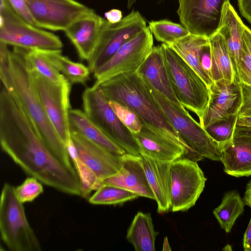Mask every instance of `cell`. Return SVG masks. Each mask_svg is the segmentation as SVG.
<instances>
[{"mask_svg": "<svg viewBox=\"0 0 251 251\" xmlns=\"http://www.w3.org/2000/svg\"><path fill=\"white\" fill-rule=\"evenodd\" d=\"M0 142L2 150L28 175L61 192L81 196L75 169L51 151L3 86L0 93Z\"/></svg>", "mask_w": 251, "mask_h": 251, "instance_id": "cell-1", "label": "cell"}, {"mask_svg": "<svg viewBox=\"0 0 251 251\" xmlns=\"http://www.w3.org/2000/svg\"><path fill=\"white\" fill-rule=\"evenodd\" d=\"M26 50L0 42V78L28 117L39 136L63 164L74 168L66 147L50 123L36 94L31 69L26 56Z\"/></svg>", "mask_w": 251, "mask_h": 251, "instance_id": "cell-2", "label": "cell"}, {"mask_svg": "<svg viewBox=\"0 0 251 251\" xmlns=\"http://www.w3.org/2000/svg\"><path fill=\"white\" fill-rule=\"evenodd\" d=\"M99 85L108 100L118 101L133 110L143 126L189 150L167 120L149 86L136 72L119 75Z\"/></svg>", "mask_w": 251, "mask_h": 251, "instance_id": "cell-3", "label": "cell"}, {"mask_svg": "<svg viewBox=\"0 0 251 251\" xmlns=\"http://www.w3.org/2000/svg\"><path fill=\"white\" fill-rule=\"evenodd\" d=\"M160 47L176 97L184 108L201 119L209 102V89L193 68L170 47L163 43Z\"/></svg>", "mask_w": 251, "mask_h": 251, "instance_id": "cell-4", "label": "cell"}, {"mask_svg": "<svg viewBox=\"0 0 251 251\" xmlns=\"http://www.w3.org/2000/svg\"><path fill=\"white\" fill-rule=\"evenodd\" d=\"M151 93L167 120L187 145L198 161L206 158L222 160L223 153L217 144L185 108L171 101L149 86Z\"/></svg>", "mask_w": 251, "mask_h": 251, "instance_id": "cell-5", "label": "cell"}, {"mask_svg": "<svg viewBox=\"0 0 251 251\" xmlns=\"http://www.w3.org/2000/svg\"><path fill=\"white\" fill-rule=\"evenodd\" d=\"M1 238L11 251H41L40 243L30 226L15 187L4 184L0 195Z\"/></svg>", "mask_w": 251, "mask_h": 251, "instance_id": "cell-6", "label": "cell"}, {"mask_svg": "<svg viewBox=\"0 0 251 251\" xmlns=\"http://www.w3.org/2000/svg\"><path fill=\"white\" fill-rule=\"evenodd\" d=\"M82 100L86 115L107 137L126 153L140 155L134 134L117 117L100 85L86 88Z\"/></svg>", "mask_w": 251, "mask_h": 251, "instance_id": "cell-7", "label": "cell"}, {"mask_svg": "<svg viewBox=\"0 0 251 251\" xmlns=\"http://www.w3.org/2000/svg\"><path fill=\"white\" fill-rule=\"evenodd\" d=\"M0 42L26 50H61L63 47L58 36L25 21L7 0H0Z\"/></svg>", "mask_w": 251, "mask_h": 251, "instance_id": "cell-8", "label": "cell"}, {"mask_svg": "<svg viewBox=\"0 0 251 251\" xmlns=\"http://www.w3.org/2000/svg\"><path fill=\"white\" fill-rule=\"evenodd\" d=\"M35 90L50 123L63 142L71 138L69 112L71 83L53 82L31 69Z\"/></svg>", "mask_w": 251, "mask_h": 251, "instance_id": "cell-9", "label": "cell"}, {"mask_svg": "<svg viewBox=\"0 0 251 251\" xmlns=\"http://www.w3.org/2000/svg\"><path fill=\"white\" fill-rule=\"evenodd\" d=\"M147 26L145 19L137 11H132L117 23H109L104 19L96 47L87 61L91 73H93Z\"/></svg>", "mask_w": 251, "mask_h": 251, "instance_id": "cell-10", "label": "cell"}, {"mask_svg": "<svg viewBox=\"0 0 251 251\" xmlns=\"http://www.w3.org/2000/svg\"><path fill=\"white\" fill-rule=\"evenodd\" d=\"M153 47V35L147 26L93 72L96 79L94 84L100 85L119 75L136 72Z\"/></svg>", "mask_w": 251, "mask_h": 251, "instance_id": "cell-11", "label": "cell"}, {"mask_svg": "<svg viewBox=\"0 0 251 251\" xmlns=\"http://www.w3.org/2000/svg\"><path fill=\"white\" fill-rule=\"evenodd\" d=\"M171 202L173 212L193 206L205 187L206 178L197 162L181 157L171 163Z\"/></svg>", "mask_w": 251, "mask_h": 251, "instance_id": "cell-12", "label": "cell"}, {"mask_svg": "<svg viewBox=\"0 0 251 251\" xmlns=\"http://www.w3.org/2000/svg\"><path fill=\"white\" fill-rule=\"evenodd\" d=\"M36 25L65 31L76 20L93 9L75 0H25Z\"/></svg>", "mask_w": 251, "mask_h": 251, "instance_id": "cell-13", "label": "cell"}, {"mask_svg": "<svg viewBox=\"0 0 251 251\" xmlns=\"http://www.w3.org/2000/svg\"><path fill=\"white\" fill-rule=\"evenodd\" d=\"M181 25L192 34L209 37L216 32L229 0H177Z\"/></svg>", "mask_w": 251, "mask_h": 251, "instance_id": "cell-14", "label": "cell"}, {"mask_svg": "<svg viewBox=\"0 0 251 251\" xmlns=\"http://www.w3.org/2000/svg\"><path fill=\"white\" fill-rule=\"evenodd\" d=\"M207 108L199 120L205 129L209 125L238 113L242 103L240 82L230 83L222 79L214 82L210 90Z\"/></svg>", "mask_w": 251, "mask_h": 251, "instance_id": "cell-15", "label": "cell"}, {"mask_svg": "<svg viewBox=\"0 0 251 251\" xmlns=\"http://www.w3.org/2000/svg\"><path fill=\"white\" fill-rule=\"evenodd\" d=\"M71 137L79 158L101 180L117 173L121 167V155L112 153L89 141L71 127Z\"/></svg>", "mask_w": 251, "mask_h": 251, "instance_id": "cell-16", "label": "cell"}, {"mask_svg": "<svg viewBox=\"0 0 251 251\" xmlns=\"http://www.w3.org/2000/svg\"><path fill=\"white\" fill-rule=\"evenodd\" d=\"M121 167L114 175L104 179L103 184L117 186L155 200L148 182L141 155L125 153L121 155Z\"/></svg>", "mask_w": 251, "mask_h": 251, "instance_id": "cell-17", "label": "cell"}, {"mask_svg": "<svg viewBox=\"0 0 251 251\" xmlns=\"http://www.w3.org/2000/svg\"><path fill=\"white\" fill-rule=\"evenodd\" d=\"M133 134L140 155L170 162L181 157L191 158L189 150L186 146L143 126L139 132Z\"/></svg>", "mask_w": 251, "mask_h": 251, "instance_id": "cell-18", "label": "cell"}, {"mask_svg": "<svg viewBox=\"0 0 251 251\" xmlns=\"http://www.w3.org/2000/svg\"><path fill=\"white\" fill-rule=\"evenodd\" d=\"M104 20L92 10L76 20L64 31L81 60L89 59L98 42Z\"/></svg>", "mask_w": 251, "mask_h": 251, "instance_id": "cell-19", "label": "cell"}, {"mask_svg": "<svg viewBox=\"0 0 251 251\" xmlns=\"http://www.w3.org/2000/svg\"><path fill=\"white\" fill-rule=\"evenodd\" d=\"M146 176L157 204V212L164 213L171 209V163L141 155Z\"/></svg>", "mask_w": 251, "mask_h": 251, "instance_id": "cell-20", "label": "cell"}, {"mask_svg": "<svg viewBox=\"0 0 251 251\" xmlns=\"http://www.w3.org/2000/svg\"><path fill=\"white\" fill-rule=\"evenodd\" d=\"M136 72L151 88L175 104L183 107L173 91L160 46L153 47L150 53Z\"/></svg>", "mask_w": 251, "mask_h": 251, "instance_id": "cell-21", "label": "cell"}, {"mask_svg": "<svg viewBox=\"0 0 251 251\" xmlns=\"http://www.w3.org/2000/svg\"><path fill=\"white\" fill-rule=\"evenodd\" d=\"M245 26V25L229 1L226 2L224 6L216 32L223 37L226 42L237 75L241 50L242 34Z\"/></svg>", "mask_w": 251, "mask_h": 251, "instance_id": "cell-22", "label": "cell"}, {"mask_svg": "<svg viewBox=\"0 0 251 251\" xmlns=\"http://www.w3.org/2000/svg\"><path fill=\"white\" fill-rule=\"evenodd\" d=\"M222 152L226 174L237 177L251 176V137L234 133L232 144Z\"/></svg>", "mask_w": 251, "mask_h": 251, "instance_id": "cell-23", "label": "cell"}, {"mask_svg": "<svg viewBox=\"0 0 251 251\" xmlns=\"http://www.w3.org/2000/svg\"><path fill=\"white\" fill-rule=\"evenodd\" d=\"M208 44V37L190 33L185 37L168 46L193 68L210 90L214 81L203 70L201 63L202 50Z\"/></svg>", "mask_w": 251, "mask_h": 251, "instance_id": "cell-24", "label": "cell"}, {"mask_svg": "<svg viewBox=\"0 0 251 251\" xmlns=\"http://www.w3.org/2000/svg\"><path fill=\"white\" fill-rule=\"evenodd\" d=\"M211 58V77L214 82L224 79L230 83L238 77L223 37L216 32L209 37Z\"/></svg>", "mask_w": 251, "mask_h": 251, "instance_id": "cell-25", "label": "cell"}, {"mask_svg": "<svg viewBox=\"0 0 251 251\" xmlns=\"http://www.w3.org/2000/svg\"><path fill=\"white\" fill-rule=\"evenodd\" d=\"M69 117L71 127L89 141L114 154L123 155L126 153L92 123L84 111L71 109Z\"/></svg>", "mask_w": 251, "mask_h": 251, "instance_id": "cell-26", "label": "cell"}, {"mask_svg": "<svg viewBox=\"0 0 251 251\" xmlns=\"http://www.w3.org/2000/svg\"><path fill=\"white\" fill-rule=\"evenodd\" d=\"M158 234L154 229L151 214L139 211L127 229L126 239L136 251H154L155 238Z\"/></svg>", "mask_w": 251, "mask_h": 251, "instance_id": "cell-27", "label": "cell"}, {"mask_svg": "<svg viewBox=\"0 0 251 251\" xmlns=\"http://www.w3.org/2000/svg\"><path fill=\"white\" fill-rule=\"evenodd\" d=\"M50 62L71 83L85 84L91 71L88 67L62 55L61 50H42Z\"/></svg>", "mask_w": 251, "mask_h": 251, "instance_id": "cell-28", "label": "cell"}, {"mask_svg": "<svg viewBox=\"0 0 251 251\" xmlns=\"http://www.w3.org/2000/svg\"><path fill=\"white\" fill-rule=\"evenodd\" d=\"M245 205L239 193L232 190L225 194L221 203L214 209V216L226 233L230 232L236 220L244 211Z\"/></svg>", "mask_w": 251, "mask_h": 251, "instance_id": "cell-29", "label": "cell"}, {"mask_svg": "<svg viewBox=\"0 0 251 251\" xmlns=\"http://www.w3.org/2000/svg\"><path fill=\"white\" fill-rule=\"evenodd\" d=\"M148 28L158 41L170 45L190 34L181 24L168 20L152 21Z\"/></svg>", "mask_w": 251, "mask_h": 251, "instance_id": "cell-30", "label": "cell"}, {"mask_svg": "<svg viewBox=\"0 0 251 251\" xmlns=\"http://www.w3.org/2000/svg\"><path fill=\"white\" fill-rule=\"evenodd\" d=\"M139 196L123 188L107 184H102L88 199L95 205H115L137 199Z\"/></svg>", "mask_w": 251, "mask_h": 251, "instance_id": "cell-31", "label": "cell"}, {"mask_svg": "<svg viewBox=\"0 0 251 251\" xmlns=\"http://www.w3.org/2000/svg\"><path fill=\"white\" fill-rule=\"evenodd\" d=\"M26 56L31 68L50 81L61 83L67 79L50 62L42 50H26Z\"/></svg>", "mask_w": 251, "mask_h": 251, "instance_id": "cell-32", "label": "cell"}, {"mask_svg": "<svg viewBox=\"0 0 251 251\" xmlns=\"http://www.w3.org/2000/svg\"><path fill=\"white\" fill-rule=\"evenodd\" d=\"M238 117V114H236L227 119L214 123L204 129L217 144L222 152L233 143Z\"/></svg>", "mask_w": 251, "mask_h": 251, "instance_id": "cell-33", "label": "cell"}, {"mask_svg": "<svg viewBox=\"0 0 251 251\" xmlns=\"http://www.w3.org/2000/svg\"><path fill=\"white\" fill-rule=\"evenodd\" d=\"M237 77L240 83L251 84V30L246 25L242 34Z\"/></svg>", "mask_w": 251, "mask_h": 251, "instance_id": "cell-34", "label": "cell"}, {"mask_svg": "<svg viewBox=\"0 0 251 251\" xmlns=\"http://www.w3.org/2000/svg\"><path fill=\"white\" fill-rule=\"evenodd\" d=\"M78 176L81 196L89 199L90 193L98 189L102 184L95 173L78 157L72 161Z\"/></svg>", "mask_w": 251, "mask_h": 251, "instance_id": "cell-35", "label": "cell"}, {"mask_svg": "<svg viewBox=\"0 0 251 251\" xmlns=\"http://www.w3.org/2000/svg\"><path fill=\"white\" fill-rule=\"evenodd\" d=\"M108 103L118 119L133 134L141 130L142 122L133 110L115 100H108Z\"/></svg>", "mask_w": 251, "mask_h": 251, "instance_id": "cell-36", "label": "cell"}, {"mask_svg": "<svg viewBox=\"0 0 251 251\" xmlns=\"http://www.w3.org/2000/svg\"><path fill=\"white\" fill-rule=\"evenodd\" d=\"M43 191L42 183L32 176L27 177L21 185L15 187L16 196L22 203L33 201Z\"/></svg>", "mask_w": 251, "mask_h": 251, "instance_id": "cell-37", "label": "cell"}, {"mask_svg": "<svg viewBox=\"0 0 251 251\" xmlns=\"http://www.w3.org/2000/svg\"><path fill=\"white\" fill-rule=\"evenodd\" d=\"M242 103L238 111V117H251V84L240 83Z\"/></svg>", "mask_w": 251, "mask_h": 251, "instance_id": "cell-38", "label": "cell"}, {"mask_svg": "<svg viewBox=\"0 0 251 251\" xmlns=\"http://www.w3.org/2000/svg\"><path fill=\"white\" fill-rule=\"evenodd\" d=\"M7 0L13 10L20 17L29 24L36 26L25 0Z\"/></svg>", "mask_w": 251, "mask_h": 251, "instance_id": "cell-39", "label": "cell"}, {"mask_svg": "<svg viewBox=\"0 0 251 251\" xmlns=\"http://www.w3.org/2000/svg\"><path fill=\"white\" fill-rule=\"evenodd\" d=\"M201 63L203 70L211 77V70L212 62L210 55L209 43L208 45L204 47L202 50L201 56Z\"/></svg>", "mask_w": 251, "mask_h": 251, "instance_id": "cell-40", "label": "cell"}, {"mask_svg": "<svg viewBox=\"0 0 251 251\" xmlns=\"http://www.w3.org/2000/svg\"><path fill=\"white\" fill-rule=\"evenodd\" d=\"M241 15L251 23V0H237Z\"/></svg>", "mask_w": 251, "mask_h": 251, "instance_id": "cell-41", "label": "cell"}, {"mask_svg": "<svg viewBox=\"0 0 251 251\" xmlns=\"http://www.w3.org/2000/svg\"><path fill=\"white\" fill-rule=\"evenodd\" d=\"M105 19L109 23H117L123 18L122 11L119 9H112L104 13Z\"/></svg>", "mask_w": 251, "mask_h": 251, "instance_id": "cell-42", "label": "cell"}, {"mask_svg": "<svg viewBox=\"0 0 251 251\" xmlns=\"http://www.w3.org/2000/svg\"><path fill=\"white\" fill-rule=\"evenodd\" d=\"M243 245L245 251H251V217L244 233Z\"/></svg>", "mask_w": 251, "mask_h": 251, "instance_id": "cell-43", "label": "cell"}, {"mask_svg": "<svg viewBox=\"0 0 251 251\" xmlns=\"http://www.w3.org/2000/svg\"><path fill=\"white\" fill-rule=\"evenodd\" d=\"M236 126L251 127V117H238Z\"/></svg>", "mask_w": 251, "mask_h": 251, "instance_id": "cell-44", "label": "cell"}, {"mask_svg": "<svg viewBox=\"0 0 251 251\" xmlns=\"http://www.w3.org/2000/svg\"><path fill=\"white\" fill-rule=\"evenodd\" d=\"M234 134L238 135L251 137V127H240L236 126Z\"/></svg>", "mask_w": 251, "mask_h": 251, "instance_id": "cell-45", "label": "cell"}, {"mask_svg": "<svg viewBox=\"0 0 251 251\" xmlns=\"http://www.w3.org/2000/svg\"><path fill=\"white\" fill-rule=\"evenodd\" d=\"M244 201L246 205L251 207V180L247 185L244 194Z\"/></svg>", "mask_w": 251, "mask_h": 251, "instance_id": "cell-46", "label": "cell"}, {"mask_svg": "<svg viewBox=\"0 0 251 251\" xmlns=\"http://www.w3.org/2000/svg\"><path fill=\"white\" fill-rule=\"evenodd\" d=\"M171 249L169 244V242L168 240V238L166 237L164 240L163 246V251H168L171 250Z\"/></svg>", "mask_w": 251, "mask_h": 251, "instance_id": "cell-47", "label": "cell"}, {"mask_svg": "<svg viewBox=\"0 0 251 251\" xmlns=\"http://www.w3.org/2000/svg\"><path fill=\"white\" fill-rule=\"evenodd\" d=\"M137 0H127V7L130 9L132 5L135 3Z\"/></svg>", "mask_w": 251, "mask_h": 251, "instance_id": "cell-48", "label": "cell"}]
</instances>
